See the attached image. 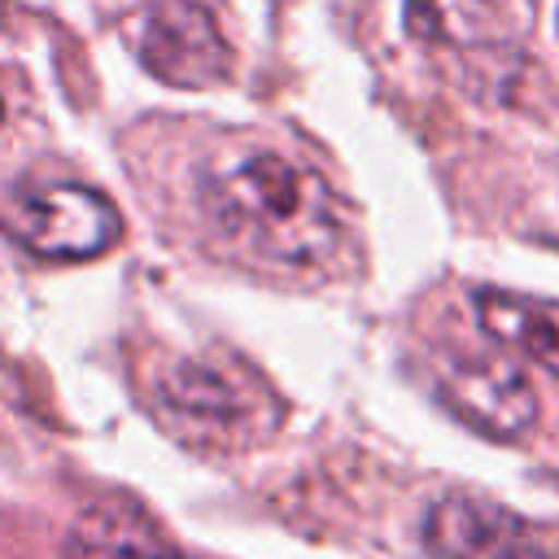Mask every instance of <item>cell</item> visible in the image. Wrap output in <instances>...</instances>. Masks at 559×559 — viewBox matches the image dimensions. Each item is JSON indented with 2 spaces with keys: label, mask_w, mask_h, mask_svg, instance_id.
<instances>
[{
  "label": "cell",
  "mask_w": 559,
  "mask_h": 559,
  "mask_svg": "<svg viewBox=\"0 0 559 559\" xmlns=\"http://www.w3.org/2000/svg\"><path fill=\"white\" fill-rule=\"evenodd\" d=\"M201 210L210 227L258 266L306 271L328 262L341 240V210L323 175L271 148L210 166Z\"/></svg>",
  "instance_id": "cell-1"
},
{
  "label": "cell",
  "mask_w": 559,
  "mask_h": 559,
  "mask_svg": "<svg viewBox=\"0 0 559 559\" xmlns=\"http://www.w3.org/2000/svg\"><path fill=\"white\" fill-rule=\"evenodd\" d=\"M4 231L35 258L83 262L118 245L122 218L114 201L87 183H44L9 205Z\"/></svg>",
  "instance_id": "cell-2"
},
{
  "label": "cell",
  "mask_w": 559,
  "mask_h": 559,
  "mask_svg": "<svg viewBox=\"0 0 559 559\" xmlns=\"http://www.w3.org/2000/svg\"><path fill=\"white\" fill-rule=\"evenodd\" d=\"M441 406L493 441H515L537 419V393L502 354H459L437 371Z\"/></svg>",
  "instance_id": "cell-3"
},
{
  "label": "cell",
  "mask_w": 559,
  "mask_h": 559,
  "mask_svg": "<svg viewBox=\"0 0 559 559\" xmlns=\"http://www.w3.org/2000/svg\"><path fill=\"white\" fill-rule=\"evenodd\" d=\"M140 61L170 87H214L231 70V48L201 0H157L140 31Z\"/></svg>",
  "instance_id": "cell-4"
},
{
  "label": "cell",
  "mask_w": 559,
  "mask_h": 559,
  "mask_svg": "<svg viewBox=\"0 0 559 559\" xmlns=\"http://www.w3.org/2000/svg\"><path fill=\"white\" fill-rule=\"evenodd\" d=\"M424 542L437 559H550L542 533L476 493H445L424 520Z\"/></svg>",
  "instance_id": "cell-5"
},
{
  "label": "cell",
  "mask_w": 559,
  "mask_h": 559,
  "mask_svg": "<svg viewBox=\"0 0 559 559\" xmlns=\"http://www.w3.org/2000/svg\"><path fill=\"white\" fill-rule=\"evenodd\" d=\"M157 402L192 437H223L258 419L253 389L236 384L231 371L214 362H179L175 371H166L157 384Z\"/></svg>",
  "instance_id": "cell-6"
},
{
  "label": "cell",
  "mask_w": 559,
  "mask_h": 559,
  "mask_svg": "<svg viewBox=\"0 0 559 559\" xmlns=\"http://www.w3.org/2000/svg\"><path fill=\"white\" fill-rule=\"evenodd\" d=\"M472 310L489 341L559 376V306L524 293H507V288H476Z\"/></svg>",
  "instance_id": "cell-7"
},
{
  "label": "cell",
  "mask_w": 559,
  "mask_h": 559,
  "mask_svg": "<svg viewBox=\"0 0 559 559\" xmlns=\"http://www.w3.org/2000/svg\"><path fill=\"white\" fill-rule=\"evenodd\" d=\"M406 31L437 48H489L502 39L493 0H406Z\"/></svg>",
  "instance_id": "cell-8"
},
{
  "label": "cell",
  "mask_w": 559,
  "mask_h": 559,
  "mask_svg": "<svg viewBox=\"0 0 559 559\" xmlns=\"http://www.w3.org/2000/svg\"><path fill=\"white\" fill-rule=\"evenodd\" d=\"M70 559H188V555H179L127 507H100L79 520L70 537Z\"/></svg>",
  "instance_id": "cell-9"
},
{
  "label": "cell",
  "mask_w": 559,
  "mask_h": 559,
  "mask_svg": "<svg viewBox=\"0 0 559 559\" xmlns=\"http://www.w3.org/2000/svg\"><path fill=\"white\" fill-rule=\"evenodd\" d=\"M0 122H4V100H0Z\"/></svg>",
  "instance_id": "cell-10"
}]
</instances>
